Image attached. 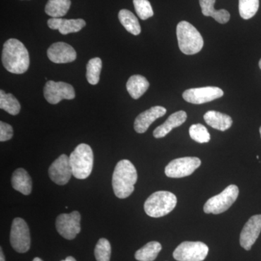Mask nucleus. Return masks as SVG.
I'll return each instance as SVG.
<instances>
[{
  "instance_id": "obj_1",
  "label": "nucleus",
  "mask_w": 261,
  "mask_h": 261,
  "mask_svg": "<svg viewBox=\"0 0 261 261\" xmlns=\"http://www.w3.org/2000/svg\"><path fill=\"white\" fill-rule=\"evenodd\" d=\"M2 61L5 69L15 74H22L29 69L30 65L27 47L16 39L7 40L3 46Z\"/></svg>"
},
{
  "instance_id": "obj_2",
  "label": "nucleus",
  "mask_w": 261,
  "mask_h": 261,
  "mask_svg": "<svg viewBox=\"0 0 261 261\" xmlns=\"http://www.w3.org/2000/svg\"><path fill=\"white\" fill-rule=\"evenodd\" d=\"M137 178V170L130 161L122 160L117 163L112 179L113 191L116 197L120 199L129 197L135 191Z\"/></svg>"
},
{
  "instance_id": "obj_3",
  "label": "nucleus",
  "mask_w": 261,
  "mask_h": 261,
  "mask_svg": "<svg viewBox=\"0 0 261 261\" xmlns=\"http://www.w3.org/2000/svg\"><path fill=\"white\" fill-rule=\"evenodd\" d=\"M178 47L185 55H195L203 47V39L195 27L187 21H181L176 27Z\"/></svg>"
},
{
  "instance_id": "obj_4",
  "label": "nucleus",
  "mask_w": 261,
  "mask_h": 261,
  "mask_svg": "<svg viewBox=\"0 0 261 261\" xmlns=\"http://www.w3.org/2000/svg\"><path fill=\"white\" fill-rule=\"evenodd\" d=\"M73 176L78 179H85L90 176L94 165L93 151L87 144H80L69 156Z\"/></svg>"
},
{
  "instance_id": "obj_5",
  "label": "nucleus",
  "mask_w": 261,
  "mask_h": 261,
  "mask_svg": "<svg viewBox=\"0 0 261 261\" xmlns=\"http://www.w3.org/2000/svg\"><path fill=\"white\" fill-rule=\"evenodd\" d=\"M177 198L174 194L168 191L154 192L145 201L144 208L147 215L152 218L166 216L175 208Z\"/></svg>"
},
{
  "instance_id": "obj_6",
  "label": "nucleus",
  "mask_w": 261,
  "mask_h": 261,
  "mask_svg": "<svg viewBox=\"0 0 261 261\" xmlns=\"http://www.w3.org/2000/svg\"><path fill=\"white\" fill-rule=\"evenodd\" d=\"M239 188L234 185H229L219 195L211 197L204 205V212L207 214H222L231 207L238 199Z\"/></svg>"
},
{
  "instance_id": "obj_7",
  "label": "nucleus",
  "mask_w": 261,
  "mask_h": 261,
  "mask_svg": "<svg viewBox=\"0 0 261 261\" xmlns=\"http://www.w3.org/2000/svg\"><path fill=\"white\" fill-rule=\"evenodd\" d=\"M209 248L202 242H184L173 253L178 261H203L208 254Z\"/></svg>"
},
{
  "instance_id": "obj_8",
  "label": "nucleus",
  "mask_w": 261,
  "mask_h": 261,
  "mask_svg": "<svg viewBox=\"0 0 261 261\" xmlns=\"http://www.w3.org/2000/svg\"><path fill=\"white\" fill-rule=\"evenodd\" d=\"M10 244L15 251L20 253L28 252L31 247L30 230L23 219L15 218L10 230Z\"/></svg>"
},
{
  "instance_id": "obj_9",
  "label": "nucleus",
  "mask_w": 261,
  "mask_h": 261,
  "mask_svg": "<svg viewBox=\"0 0 261 261\" xmlns=\"http://www.w3.org/2000/svg\"><path fill=\"white\" fill-rule=\"evenodd\" d=\"M200 165L201 161L198 158H180L168 163L165 168V173L170 178L186 177L195 172Z\"/></svg>"
},
{
  "instance_id": "obj_10",
  "label": "nucleus",
  "mask_w": 261,
  "mask_h": 261,
  "mask_svg": "<svg viewBox=\"0 0 261 261\" xmlns=\"http://www.w3.org/2000/svg\"><path fill=\"white\" fill-rule=\"evenodd\" d=\"M44 95L48 102L56 105L63 99H74L75 94L74 89L70 84L48 81L44 86Z\"/></svg>"
},
{
  "instance_id": "obj_11",
  "label": "nucleus",
  "mask_w": 261,
  "mask_h": 261,
  "mask_svg": "<svg viewBox=\"0 0 261 261\" xmlns=\"http://www.w3.org/2000/svg\"><path fill=\"white\" fill-rule=\"evenodd\" d=\"M80 222L81 215L78 211L59 215L56 219L57 231L63 238L73 240L80 233Z\"/></svg>"
},
{
  "instance_id": "obj_12",
  "label": "nucleus",
  "mask_w": 261,
  "mask_h": 261,
  "mask_svg": "<svg viewBox=\"0 0 261 261\" xmlns=\"http://www.w3.org/2000/svg\"><path fill=\"white\" fill-rule=\"evenodd\" d=\"M222 89L216 87H205L187 89L184 92V99L192 104L200 105L223 97Z\"/></svg>"
},
{
  "instance_id": "obj_13",
  "label": "nucleus",
  "mask_w": 261,
  "mask_h": 261,
  "mask_svg": "<svg viewBox=\"0 0 261 261\" xmlns=\"http://www.w3.org/2000/svg\"><path fill=\"white\" fill-rule=\"evenodd\" d=\"M73 173L70 166L69 157L66 154H61L49 166V178L57 185L61 186L66 185L69 181Z\"/></svg>"
},
{
  "instance_id": "obj_14",
  "label": "nucleus",
  "mask_w": 261,
  "mask_h": 261,
  "mask_svg": "<svg viewBox=\"0 0 261 261\" xmlns=\"http://www.w3.org/2000/svg\"><path fill=\"white\" fill-rule=\"evenodd\" d=\"M261 232V214L255 215L247 221L240 233V243L245 250H250Z\"/></svg>"
},
{
  "instance_id": "obj_15",
  "label": "nucleus",
  "mask_w": 261,
  "mask_h": 261,
  "mask_svg": "<svg viewBox=\"0 0 261 261\" xmlns=\"http://www.w3.org/2000/svg\"><path fill=\"white\" fill-rule=\"evenodd\" d=\"M48 58L55 63H68L76 59L74 48L65 42H56L51 44L47 50Z\"/></svg>"
},
{
  "instance_id": "obj_16",
  "label": "nucleus",
  "mask_w": 261,
  "mask_h": 261,
  "mask_svg": "<svg viewBox=\"0 0 261 261\" xmlns=\"http://www.w3.org/2000/svg\"><path fill=\"white\" fill-rule=\"evenodd\" d=\"M167 111L162 106H154L140 113L136 118L135 121V129L137 133L143 134L148 129L149 127L158 118L163 117Z\"/></svg>"
},
{
  "instance_id": "obj_17",
  "label": "nucleus",
  "mask_w": 261,
  "mask_h": 261,
  "mask_svg": "<svg viewBox=\"0 0 261 261\" xmlns=\"http://www.w3.org/2000/svg\"><path fill=\"white\" fill-rule=\"evenodd\" d=\"M48 27L53 30H58L61 34L66 35L70 33L80 32L86 25L85 20L83 19L54 18L49 19L47 21Z\"/></svg>"
},
{
  "instance_id": "obj_18",
  "label": "nucleus",
  "mask_w": 261,
  "mask_h": 261,
  "mask_svg": "<svg viewBox=\"0 0 261 261\" xmlns=\"http://www.w3.org/2000/svg\"><path fill=\"white\" fill-rule=\"evenodd\" d=\"M187 118V115L185 111H180L173 113L162 125L154 130V138L160 139L166 137L173 128L181 126L186 121Z\"/></svg>"
},
{
  "instance_id": "obj_19",
  "label": "nucleus",
  "mask_w": 261,
  "mask_h": 261,
  "mask_svg": "<svg viewBox=\"0 0 261 261\" xmlns=\"http://www.w3.org/2000/svg\"><path fill=\"white\" fill-rule=\"evenodd\" d=\"M11 183L14 190L24 195H29L32 192V178L23 168H20L15 170L12 176Z\"/></svg>"
},
{
  "instance_id": "obj_20",
  "label": "nucleus",
  "mask_w": 261,
  "mask_h": 261,
  "mask_svg": "<svg viewBox=\"0 0 261 261\" xmlns=\"http://www.w3.org/2000/svg\"><path fill=\"white\" fill-rule=\"evenodd\" d=\"M204 120L208 126L221 132L228 129L233 123L231 117L215 111H207L204 115Z\"/></svg>"
},
{
  "instance_id": "obj_21",
  "label": "nucleus",
  "mask_w": 261,
  "mask_h": 261,
  "mask_svg": "<svg viewBox=\"0 0 261 261\" xmlns=\"http://www.w3.org/2000/svg\"><path fill=\"white\" fill-rule=\"evenodd\" d=\"M149 83L145 77L141 75H134L128 79L126 83V89L130 97L138 99L147 92Z\"/></svg>"
},
{
  "instance_id": "obj_22",
  "label": "nucleus",
  "mask_w": 261,
  "mask_h": 261,
  "mask_svg": "<svg viewBox=\"0 0 261 261\" xmlns=\"http://www.w3.org/2000/svg\"><path fill=\"white\" fill-rule=\"evenodd\" d=\"M215 3L216 0H200L202 14L205 16L212 17L218 23L221 24L227 23L230 19L229 13L227 10L224 9L215 10Z\"/></svg>"
},
{
  "instance_id": "obj_23",
  "label": "nucleus",
  "mask_w": 261,
  "mask_h": 261,
  "mask_svg": "<svg viewBox=\"0 0 261 261\" xmlns=\"http://www.w3.org/2000/svg\"><path fill=\"white\" fill-rule=\"evenodd\" d=\"M70 5V0H48L45 13L51 18H60L67 14Z\"/></svg>"
},
{
  "instance_id": "obj_24",
  "label": "nucleus",
  "mask_w": 261,
  "mask_h": 261,
  "mask_svg": "<svg viewBox=\"0 0 261 261\" xmlns=\"http://www.w3.org/2000/svg\"><path fill=\"white\" fill-rule=\"evenodd\" d=\"M162 250V246L159 242H149L146 244L135 253L136 260L138 261H153Z\"/></svg>"
},
{
  "instance_id": "obj_25",
  "label": "nucleus",
  "mask_w": 261,
  "mask_h": 261,
  "mask_svg": "<svg viewBox=\"0 0 261 261\" xmlns=\"http://www.w3.org/2000/svg\"><path fill=\"white\" fill-rule=\"evenodd\" d=\"M118 18L127 32L137 36L141 33V27L138 19L128 10H121L118 13Z\"/></svg>"
},
{
  "instance_id": "obj_26",
  "label": "nucleus",
  "mask_w": 261,
  "mask_h": 261,
  "mask_svg": "<svg viewBox=\"0 0 261 261\" xmlns=\"http://www.w3.org/2000/svg\"><path fill=\"white\" fill-rule=\"evenodd\" d=\"M20 104L12 94H6L3 90L0 91V108L7 113L16 116L20 111Z\"/></svg>"
},
{
  "instance_id": "obj_27",
  "label": "nucleus",
  "mask_w": 261,
  "mask_h": 261,
  "mask_svg": "<svg viewBox=\"0 0 261 261\" xmlns=\"http://www.w3.org/2000/svg\"><path fill=\"white\" fill-rule=\"evenodd\" d=\"M102 63L100 58H94L87 65V80L89 84L96 85L99 83V76L102 70Z\"/></svg>"
},
{
  "instance_id": "obj_28",
  "label": "nucleus",
  "mask_w": 261,
  "mask_h": 261,
  "mask_svg": "<svg viewBox=\"0 0 261 261\" xmlns=\"http://www.w3.org/2000/svg\"><path fill=\"white\" fill-rule=\"evenodd\" d=\"M259 8V0H239L240 16L245 20L252 18Z\"/></svg>"
},
{
  "instance_id": "obj_29",
  "label": "nucleus",
  "mask_w": 261,
  "mask_h": 261,
  "mask_svg": "<svg viewBox=\"0 0 261 261\" xmlns=\"http://www.w3.org/2000/svg\"><path fill=\"white\" fill-rule=\"evenodd\" d=\"M189 132L192 140L198 143H207L211 140V135L207 128L200 123L192 125Z\"/></svg>"
},
{
  "instance_id": "obj_30",
  "label": "nucleus",
  "mask_w": 261,
  "mask_h": 261,
  "mask_svg": "<svg viewBox=\"0 0 261 261\" xmlns=\"http://www.w3.org/2000/svg\"><path fill=\"white\" fill-rule=\"evenodd\" d=\"M94 255L97 261H110L111 256V245L105 238L99 239L94 249Z\"/></svg>"
},
{
  "instance_id": "obj_31",
  "label": "nucleus",
  "mask_w": 261,
  "mask_h": 261,
  "mask_svg": "<svg viewBox=\"0 0 261 261\" xmlns=\"http://www.w3.org/2000/svg\"><path fill=\"white\" fill-rule=\"evenodd\" d=\"M137 15L142 20H147L153 16L154 12L148 0H133Z\"/></svg>"
},
{
  "instance_id": "obj_32",
  "label": "nucleus",
  "mask_w": 261,
  "mask_h": 261,
  "mask_svg": "<svg viewBox=\"0 0 261 261\" xmlns=\"http://www.w3.org/2000/svg\"><path fill=\"white\" fill-rule=\"evenodd\" d=\"M13 137V127L5 122H0V141L6 142V141L11 140Z\"/></svg>"
},
{
  "instance_id": "obj_33",
  "label": "nucleus",
  "mask_w": 261,
  "mask_h": 261,
  "mask_svg": "<svg viewBox=\"0 0 261 261\" xmlns=\"http://www.w3.org/2000/svg\"><path fill=\"white\" fill-rule=\"evenodd\" d=\"M0 261H5L4 254H3V249L0 250Z\"/></svg>"
},
{
  "instance_id": "obj_34",
  "label": "nucleus",
  "mask_w": 261,
  "mask_h": 261,
  "mask_svg": "<svg viewBox=\"0 0 261 261\" xmlns=\"http://www.w3.org/2000/svg\"><path fill=\"white\" fill-rule=\"evenodd\" d=\"M61 261H76V260L73 257L68 256L65 260H62Z\"/></svg>"
},
{
  "instance_id": "obj_35",
  "label": "nucleus",
  "mask_w": 261,
  "mask_h": 261,
  "mask_svg": "<svg viewBox=\"0 0 261 261\" xmlns=\"http://www.w3.org/2000/svg\"><path fill=\"white\" fill-rule=\"evenodd\" d=\"M33 261H43L42 259L39 258V257H35V258L33 260Z\"/></svg>"
},
{
  "instance_id": "obj_36",
  "label": "nucleus",
  "mask_w": 261,
  "mask_h": 261,
  "mask_svg": "<svg viewBox=\"0 0 261 261\" xmlns=\"http://www.w3.org/2000/svg\"><path fill=\"white\" fill-rule=\"evenodd\" d=\"M259 67H260V68L261 69V59L260 60V61H259Z\"/></svg>"
},
{
  "instance_id": "obj_37",
  "label": "nucleus",
  "mask_w": 261,
  "mask_h": 261,
  "mask_svg": "<svg viewBox=\"0 0 261 261\" xmlns=\"http://www.w3.org/2000/svg\"><path fill=\"white\" fill-rule=\"evenodd\" d=\"M260 130V137H261V126L260 127V130Z\"/></svg>"
}]
</instances>
